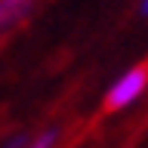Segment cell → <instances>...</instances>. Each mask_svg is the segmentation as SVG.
Segmentation results:
<instances>
[{
	"label": "cell",
	"mask_w": 148,
	"mask_h": 148,
	"mask_svg": "<svg viewBox=\"0 0 148 148\" xmlns=\"http://www.w3.org/2000/svg\"><path fill=\"white\" fill-rule=\"evenodd\" d=\"M59 136H62L59 127H46V130H40V133H31L25 148H56L59 145Z\"/></svg>",
	"instance_id": "cell-3"
},
{
	"label": "cell",
	"mask_w": 148,
	"mask_h": 148,
	"mask_svg": "<svg viewBox=\"0 0 148 148\" xmlns=\"http://www.w3.org/2000/svg\"><path fill=\"white\" fill-rule=\"evenodd\" d=\"M31 6H34V0H0V31L18 25L31 12Z\"/></svg>",
	"instance_id": "cell-2"
},
{
	"label": "cell",
	"mask_w": 148,
	"mask_h": 148,
	"mask_svg": "<svg viewBox=\"0 0 148 148\" xmlns=\"http://www.w3.org/2000/svg\"><path fill=\"white\" fill-rule=\"evenodd\" d=\"M139 12H142V16H148V0H142V3H139Z\"/></svg>",
	"instance_id": "cell-4"
},
{
	"label": "cell",
	"mask_w": 148,
	"mask_h": 148,
	"mask_svg": "<svg viewBox=\"0 0 148 148\" xmlns=\"http://www.w3.org/2000/svg\"><path fill=\"white\" fill-rule=\"evenodd\" d=\"M148 90V68L145 65H133L127 71H120L114 77L108 90H105V108L108 111H123L130 105H136Z\"/></svg>",
	"instance_id": "cell-1"
}]
</instances>
